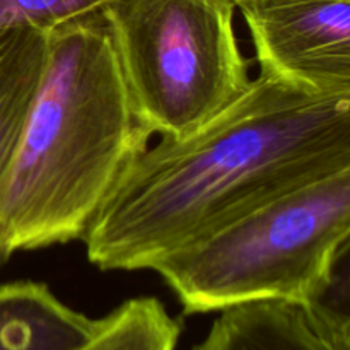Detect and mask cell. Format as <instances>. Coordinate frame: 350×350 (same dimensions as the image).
Here are the masks:
<instances>
[{
  "label": "cell",
  "instance_id": "6da1fadb",
  "mask_svg": "<svg viewBox=\"0 0 350 350\" xmlns=\"http://www.w3.org/2000/svg\"><path fill=\"white\" fill-rule=\"evenodd\" d=\"M350 167V96L260 74L183 137L137 154L82 241L101 270H150L174 250L294 187Z\"/></svg>",
  "mask_w": 350,
  "mask_h": 350
},
{
  "label": "cell",
  "instance_id": "7a4b0ae2",
  "mask_svg": "<svg viewBox=\"0 0 350 350\" xmlns=\"http://www.w3.org/2000/svg\"><path fill=\"white\" fill-rule=\"evenodd\" d=\"M150 137L133 108L105 16L48 31L46 68L0 188L5 258L84 238Z\"/></svg>",
  "mask_w": 350,
  "mask_h": 350
},
{
  "label": "cell",
  "instance_id": "3957f363",
  "mask_svg": "<svg viewBox=\"0 0 350 350\" xmlns=\"http://www.w3.org/2000/svg\"><path fill=\"white\" fill-rule=\"evenodd\" d=\"M350 167L294 187L157 260L185 313L256 301L306 308L349 250Z\"/></svg>",
  "mask_w": 350,
  "mask_h": 350
},
{
  "label": "cell",
  "instance_id": "277c9868",
  "mask_svg": "<svg viewBox=\"0 0 350 350\" xmlns=\"http://www.w3.org/2000/svg\"><path fill=\"white\" fill-rule=\"evenodd\" d=\"M234 12L232 0H115L103 12L150 135H188L250 88Z\"/></svg>",
  "mask_w": 350,
  "mask_h": 350
},
{
  "label": "cell",
  "instance_id": "5b68a950",
  "mask_svg": "<svg viewBox=\"0 0 350 350\" xmlns=\"http://www.w3.org/2000/svg\"><path fill=\"white\" fill-rule=\"evenodd\" d=\"M241 14L260 74L350 96V0H256Z\"/></svg>",
  "mask_w": 350,
  "mask_h": 350
},
{
  "label": "cell",
  "instance_id": "8992f818",
  "mask_svg": "<svg viewBox=\"0 0 350 350\" xmlns=\"http://www.w3.org/2000/svg\"><path fill=\"white\" fill-rule=\"evenodd\" d=\"M96 325L98 320L72 310L46 284L0 286V350H75Z\"/></svg>",
  "mask_w": 350,
  "mask_h": 350
},
{
  "label": "cell",
  "instance_id": "52a82bcc",
  "mask_svg": "<svg viewBox=\"0 0 350 350\" xmlns=\"http://www.w3.org/2000/svg\"><path fill=\"white\" fill-rule=\"evenodd\" d=\"M191 350H340L303 306L256 301L219 311L204 340Z\"/></svg>",
  "mask_w": 350,
  "mask_h": 350
},
{
  "label": "cell",
  "instance_id": "ba28073f",
  "mask_svg": "<svg viewBox=\"0 0 350 350\" xmlns=\"http://www.w3.org/2000/svg\"><path fill=\"white\" fill-rule=\"evenodd\" d=\"M48 58V31H0V188L16 156Z\"/></svg>",
  "mask_w": 350,
  "mask_h": 350
},
{
  "label": "cell",
  "instance_id": "9c48e42d",
  "mask_svg": "<svg viewBox=\"0 0 350 350\" xmlns=\"http://www.w3.org/2000/svg\"><path fill=\"white\" fill-rule=\"evenodd\" d=\"M181 334L156 297H135L98 318L91 337L75 350H176Z\"/></svg>",
  "mask_w": 350,
  "mask_h": 350
},
{
  "label": "cell",
  "instance_id": "30bf717a",
  "mask_svg": "<svg viewBox=\"0 0 350 350\" xmlns=\"http://www.w3.org/2000/svg\"><path fill=\"white\" fill-rule=\"evenodd\" d=\"M115 0H0V31L36 27L51 31L64 24L99 16Z\"/></svg>",
  "mask_w": 350,
  "mask_h": 350
},
{
  "label": "cell",
  "instance_id": "8fae6325",
  "mask_svg": "<svg viewBox=\"0 0 350 350\" xmlns=\"http://www.w3.org/2000/svg\"><path fill=\"white\" fill-rule=\"evenodd\" d=\"M232 2H234L236 9L245 10V9H248L250 5H253V3H255L256 0H232Z\"/></svg>",
  "mask_w": 350,
  "mask_h": 350
},
{
  "label": "cell",
  "instance_id": "7c38bea8",
  "mask_svg": "<svg viewBox=\"0 0 350 350\" xmlns=\"http://www.w3.org/2000/svg\"><path fill=\"white\" fill-rule=\"evenodd\" d=\"M3 262H7V258H5V255H3L2 248H0V267L3 265Z\"/></svg>",
  "mask_w": 350,
  "mask_h": 350
}]
</instances>
